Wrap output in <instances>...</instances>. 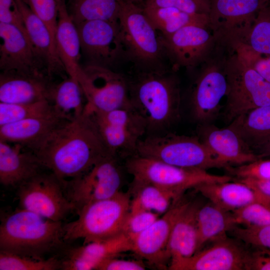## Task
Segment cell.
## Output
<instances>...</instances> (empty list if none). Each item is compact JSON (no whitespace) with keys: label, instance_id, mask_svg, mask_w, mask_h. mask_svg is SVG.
<instances>
[{"label":"cell","instance_id":"obj_1","mask_svg":"<svg viewBox=\"0 0 270 270\" xmlns=\"http://www.w3.org/2000/svg\"><path fill=\"white\" fill-rule=\"evenodd\" d=\"M32 150L43 167L62 182L82 175L111 154L85 110L81 116L56 128Z\"/></svg>","mask_w":270,"mask_h":270},{"label":"cell","instance_id":"obj_5","mask_svg":"<svg viewBox=\"0 0 270 270\" xmlns=\"http://www.w3.org/2000/svg\"><path fill=\"white\" fill-rule=\"evenodd\" d=\"M130 201V192H120L84 206L77 212L76 220L64 224V240L82 238L84 244L121 234Z\"/></svg>","mask_w":270,"mask_h":270},{"label":"cell","instance_id":"obj_43","mask_svg":"<svg viewBox=\"0 0 270 270\" xmlns=\"http://www.w3.org/2000/svg\"><path fill=\"white\" fill-rule=\"evenodd\" d=\"M142 6L172 7L190 13L208 14L210 0H142L138 4Z\"/></svg>","mask_w":270,"mask_h":270},{"label":"cell","instance_id":"obj_31","mask_svg":"<svg viewBox=\"0 0 270 270\" xmlns=\"http://www.w3.org/2000/svg\"><path fill=\"white\" fill-rule=\"evenodd\" d=\"M140 6L153 26L162 36H170L189 25L208 26L207 14H190L172 7Z\"/></svg>","mask_w":270,"mask_h":270},{"label":"cell","instance_id":"obj_33","mask_svg":"<svg viewBox=\"0 0 270 270\" xmlns=\"http://www.w3.org/2000/svg\"><path fill=\"white\" fill-rule=\"evenodd\" d=\"M251 147L270 137V104L252 109L230 124Z\"/></svg>","mask_w":270,"mask_h":270},{"label":"cell","instance_id":"obj_36","mask_svg":"<svg viewBox=\"0 0 270 270\" xmlns=\"http://www.w3.org/2000/svg\"><path fill=\"white\" fill-rule=\"evenodd\" d=\"M242 43L257 53L270 54V6L264 5L260 9Z\"/></svg>","mask_w":270,"mask_h":270},{"label":"cell","instance_id":"obj_44","mask_svg":"<svg viewBox=\"0 0 270 270\" xmlns=\"http://www.w3.org/2000/svg\"><path fill=\"white\" fill-rule=\"evenodd\" d=\"M227 170L237 179H270V158H260L248 164L231 166Z\"/></svg>","mask_w":270,"mask_h":270},{"label":"cell","instance_id":"obj_50","mask_svg":"<svg viewBox=\"0 0 270 270\" xmlns=\"http://www.w3.org/2000/svg\"><path fill=\"white\" fill-rule=\"evenodd\" d=\"M126 0L132 2L136 4H139L142 1V0Z\"/></svg>","mask_w":270,"mask_h":270},{"label":"cell","instance_id":"obj_27","mask_svg":"<svg viewBox=\"0 0 270 270\" xmlns=\"http://www.w3.org/2000/svg\"><path fill=\"white\" fill-rule=\"evenodd\" d=\"M199 202L190 201L176 219L172 230L168 245L170 264L189 258L198 248L196 215Z\"/></svg>","mask_w":270,"mask_h":270},{"label":"cell","instance_id":"obj_35","mask_svg":"<svg viewBox=\"0 0 270 270\" xmlns=\"http://www.w3.org/2000/svg\"><path fill=\"white\" fill-rule=\"evenodd\" d=\"M55 108L48 100L28 104L0 102V126L50 114Z\"/></svg>","mask_w":270,"mask_h":270},{"label":"cell","instance_id":"obj_37","mask_svg":"<svg viewBox=\"0 0 270 270\" xmlns=\"http://www.w3.org/2000/svg\"><path fill=\"white\" fill-rule=\"evenodd\" d=\"M61 269V260L56 258L36 260L0 251V270H56Z\"/></svg>","mask_w":270,"mask_h":270},{"label":"cell","instance_id":"obj_49","mask_svg":"<svg viewBox=\"0 0 270 270\" xmlns=\"http://www.w3.org/2000/svg\"><path fill=\"white\" fill-rule=\"evenodd\" d=\"M251 148L260 158L270 157V137L254 145Z\"/></svg>","mask_w":270,"mask_h":270},{"label":"cell","instance_id":"obj_15","mask_svg":"<svg viewBox=\"0 0 270 270\" xmlns=\"http://www.w3.org/2000/svg\"><path fill=\"white\" fill-rule=\"evenodd\" d=\"M76 26L87 64L112 69L125 58L118 22L92 20Z\"/></svg>","mask_w":270,"mask_h":270},{"label":"cell","instance_id":"obj_3","mask_svg":"<svg viewBox=\"0 0 270 270\" xmlns=\"http://www.w3.org/2000/svg\"><path fill=\"white\" fill-rule=\"evenodd\" d=\"M1 221L0 251L43 260L64 241L62 222L46 218L22 208Z\"/></svg>","mask_w":270,"mask_h":270},{"label":"cell","instance_id":"obj_13","mask_svg":"<svg viewBox=\"0 0 270 270\" xmlns=\"http://www.w3.org/2000/svg\"><path fill=\"white\" fill-rule=\"evenodd\" d=\"M116 159L108 154L84 174L64 182L66 194L77 212L90 203L110 198L120 192L122 176Z\"/></svg>","mask_w":270,"mask_h":270},{"label":"cell","instance_id":"obj_42","mask_svg":"<svg viewBox=\"0 0 270 270\" xmlns=\"http://www.w3.org/2000/svg\"><path fill=\"white\" fill-rule=\"evenodd\" d=\"M24 1L46 26L56 45L55 34L58 19V0H24Z\"/></svg>","mask_w":270,"mask_h":270},{"label":"cell","instance_id":"obj_34","mask_svg":"<svg viewBox=\"0 0 270 270\" xmlns=\"http://www.w3.org/2000/svg\"><path fill=\"white\" fill-rule=\"evenodd\" d=\"M122 0H68V13L76 25L92 20L118 22Z\"/></svg>","mask_w":270,"mask_h":270},{"label":"cell","instance_id":"obj_2","mask_svg":"<svg viewBox=\"0 0 270 270\" xmlns=\"http://www.w3.org/2000/svg\"><path fill=\"white\" fill-rule=\"evenodd\" d=\"M128 82L131 106L144 120L148 135L164 133L180 116L178 78L168 70L138 71Z\"/></svg>","mask_w":270,"mask_h":270},{"label":"cell","instance_id":"obj_17","mask_svg":"<svg viewBox=\"0 0 270 270\" xmlns=\"http://www.w3.org/2000/svg\"><path fill=\"white\" fill-rule=\"evenodd\" d=\"M244 243L226 236L192 256L170 264V270H247L250 251Z\"/></svg>","mask_w":270,"mask_h":270},{"label":"cell","instance_id":"obj_40","mask_svg":"<svg viewBox=\"0 0 270 270\" xmlns=\"http://www.w3.org/2000/svg\"><path fill=\"white\" fill-rule=\"evenodd\" d=\"M232 46L233 50L244 62L270 83V54L264 56L243 43H238Z\"/></svg>","mask_w":270,"mask_h":270},{"label":"cell","instance_id":"obj_41","mask_svg":"<svg viewBox=\"0 0 270 270\" xmlns=\"http://www.w3.org/2000/svg\"><path fill=\"white\" fill-rule=\"evenodd\" d=\"M160 216L158 214L146 210H130L124 220L122 232L132 241Z\"/></svg>","mask_w":270,"mask_h":270},{"label":"cell","instance_id":"obj_47","mask_svg":"<svg viewBox=\"0 0 270 270\" xmlns=\"http://www.w3.org/2000/svg\"><path fill=\"white\" fill-rule=\"evenodd\" d=\"M247 270H270V248H254L250 250Z\"/></svg>","mask_w":270,"mask_h":270},{"label":"cell","instance_id":"obj_38","mask_svg":"<svg viewBox=\"0 0 270 270\" xmlns=\"http://www.w3.org/2000/svg\"><path fill=\"white\" fill-rule=\"evenodd\" d=\"M236 225L270 226V202H255L232 212Z\"/></svg>","mask_w":270,"mask_h":270},{"label":"cell","instance_id":"obj_8","mask_svg":"<svg viewBox=\"0 0 270 270\" xmlns=\"http://www.w3.org/2000/svg\"><path fill=\"white\" fill-rule=\"evenodd\" d=\"M226 72L228 89L225 115L228 121L270 104V83L244 62L234 50L229 53Z\"/></svg>","mask_w":270,"mask_h":270},{"label":"cell","instance_id":"obj_46","mask_svg":"<svg viewBox=\"0 0 270 270\" xmlns=\"http://www.w3.org/2000/svg\"><path fill=\"white\" fill-rule=\"evenodd\" d=\"M145 264L140 260H126L118 258H110L98 266L97 270H144Z\"/></svg>","mask_w":270,"mask_h":270},{"label":"cell","instance_id":"obj_6","mask_svg":"<svg viewBox=\"0 0 270 270\" xmlns=\"http://www.w3.org/2000/svg\"><path fill=\"white\" fill-rule=\"evenodd\" d=\"M135 154L184 168L227 170L231 166L220 160L198 136L164 132L148 135L140 142Z\"/></svg>","mask_w":270,"mask_h":270},{"label":"cell","instance_id":"obj_39","mask_svg":"<svg viewBox=\"0 0 270 270\" xmlns=\"http://www.w3.org/2000/svg\"><path fill=\"white\" fill-rule=\"evenodd\" d=\"M229 233L242 242L253 248H270V226H240L236 225Z\"/></svg>","mask_w":270,"mask_h":270},{"label":"cell","instance_id":"obj_12","mask_svg":"<svg viewBox=\"0 0 270 270\" xmlns=\"http://www.w3.org/2000/svg\"><path fill=\"white\" fill-rule=\"evenodd\" d=\"M20 208L60 221L76 210L66 194L64 183L54 174L40 172L18 186Z\"/></svg>","mask_w":270,"mask_h":270},{"label":"cell","instance_id":"obj_23","mask_svg":"<svg viewBox=\"0 0 270 270\" xmlns=\"http://www.w3.org/2000/svg\"><path fill=\"white\" fill-rule=\"evenodd\" d=\"M21 12L28 38L44 65L48 76H68L56 51L51 34L24 0H15Z\"/></svg>","mask_w":270,"mask_h":270},{"label":"cell","instance_id":"obj_18","mask_svg":"<svg viewBox=\"0 0 270 270\" xmlns=\"http://www.w3.org/2000/svg\"><path fill=\"white\" fill-rule=\"evenodd\" d=\"M182 197L132 240V252L158 267L163 268L166 262H170L168 245L170 234L176 219L190 202Z\"/></svg>","mask_w":270,"mask_h":270},{"label":"cell","instance_id":"obj_45","mask_svg":"<svg viewBox=\"0 0 270 270\" xmlns=\"http://www.w3.org/2000/svg\"><path fill=\"white\" fill-rule=\"evenodd\" d=\"M0 22L16 26L28 37L21 12L15 0H0Z\"/></svg>","mask_w":270,"mask_h":270},{"label":"cell","instance_id":"obj_4","mask_svg":"<svg viewBox=\"0 0 270 270\" xmlns=\"http://www.w3.org/2000/svg\"><path fill=\"white\" fill-rule=\"evenodd\" d=\"M125 58L138 71L166 70L162 36L138 4L122 0L118 18Z\"/></svg>","mask_w":270,"mask_h":270},{"label":"cell","instance_id":"obj_19","mask_svg":"<svg viewBox=\"0 0 270 270\" xmlns=\"http://www.w3.org/2000/svg\"><path fill=\"white\" fill-rule=\"evenodd\" d=\"M0 38L1 72L48 74L29 38L18 28L0 22Z\"/></svg>","mask_w":270,"mask_h":270},{"label":"cell","instance_id":"obj_22","mask_svg":"<svg viewBox=\"0 0 270 270\" xmlns=\"http://www.w3.org/2000/svg\"><path fill=\"white\" fill-rule=\"evenodd\" d=\"M132 243L124 233L89 242L70 250L61 260V270H97L104 261L122 252L132 251Z\"/></svg>","mask_w":270,"mask_h":270},{"label":"cell","instance_id":"obj_25","mask_svg":"<svg viewBox=\"0 0 270 270\" xmlns=\"http://www.w3.org/2000/svg\"><path fill=\"white\" fill-rule=\"evenodd\" d=\"M55 110L47 114L0 126V140L32 150L54 130L71 119Z\"/></svg>","mask_w":270,"mask_h":270},{"label":"cell","instance_id":"obj_21","mask_svg":"<svg viewBox=\"0 0 270 270\" xmlns=\"http://www.w3.org/2000/svg\"><path fill=\"white\" fill-rule=\"evenodd\" d=\"M54 82L44 74L14 72L0 74V102L28 104L48 100Z\"/></svg>","mask_w":270,"mask_h":270},{"label":"cell","instance_id":"obj_48","mask_svg":"<svg viewBox=\"0 0 270 270\" xmlns=\"http://www.w3.org/2000/svg\"><path fill=\"white\" fill-rule=\"evenodd\" d=\"M236 180L242 182L270 202V179L240 178Z\"/></svg>","mask_w":270,"mask_h":270},{"label":"cell","instance_id":"obj_30","mask_svg":"<svg viewBox=\"0 0 270 270\" xmlns=\"http://www.w3.org/2000/svg\"><path fill=\"white\" fill-rule=\"evenodd\" d=\"M130 210H146L162 216L178 202L183 194L158 186L132 180Z\"/></svg>","mask_w":270,"mask_h":270},{"label":"cell","instance_id":"obj_11","mask_svg":"<svg viewBox=\"0 0 270 270\" xmlns=\"http://www.w3.org/2000/svg\"><path fill=\"white\" fill-rule=\"evenodd\" d=\"M86 99V108L106 112L130 106L128 80L112 69L86 64L76 74Z\"/></svg>","mask_w":270,"mask_h":270},{"label":"cell","instance_id":"obj_24","mask_svg":"<svg viewBox=\"0 0 270 270\" xmlns=\"http://www.w3.org/2000/svg\"><path fill=\"white\" fill-rule=\"evenodd\" d=\"M44 168L31 150L18 144L0 140V182L18 186L42 172Z\"/></svg>","mask_w":270,"mask_h":270},{"label":"cell","instance_id":"obj_9","mask_svg":"<svg viewBox=\"0 0 270 270\" xmlns=\"http://www.w3.org/2000/svg\"><path fill=\"white\" fill-rule=\"evenodd\" d=\"M126 167L134 181L152 184L182 194L202 184L232 179L230 176H219L206 170L181 168L137 154L126 158Z\"/></svg>","mask_w":270,"mask_h":270},{"label":"cell","instance_id":"obj_14","mask_svg":"<svg viewBox=\"0 0 270 270\" xmlns=\"http://www.w3.org/2000/svg\"><path fill=\"white\" fill-rule=\"evenodd\" d=\"M208 26L216 40L230 48L245 40L264 0H210Z\"/></svg>","mask_w":270,"mask_h":270},{"label":"cell","instance_id":"obj_20","mask_svg":"<svg viewBox=\"0 0 270 270\" xmlns=\"http://www.w3.org/2000/svg\"><path fill=\"white\" fill-rule=\"evenodd\" d=\"M198 136L222 162L240 166L260 158L230 126L219 128L210 123L199 124Z\"/></svg>","mask_w":270,"mask_h":270},{"label":"cell","instance_id":"obj_16","mask_svg":"<svg viewBox=\"0 0 270 270\" xmlns=\"http://www.w3.org/2000/svg\"><path fill=\"white\" fill-rule=\"evenodd\" d=\"M161 36L166 56L174 72L198 67L217 42L209 26L203 24L189 25L170 36Z\"/></svg>","mask_w":270,"mask_h":270},{"label":"cell","instance_id":"obj_29","mask_svg":"<svg viewBox=\"0 0 270 270\" xmlns=\"http://www.w3.org/2000/svg\"><path fill=\"white\" fill-rule=\"evenodd\" d=\"M198 248L196 252L220 238L226 236L236 224L232 212H227L209 202L202 204L196 215Z\"/></svg>","mask_w":270,"mask_h":270},{"label":"cell","instance_id":"obj_32","mask_svg":"<svg viewBox=\"0 0 270 270\" xmlns=\"http://www.w3.org/2000/svg\"><path fill=\"white\" fill-rule=\"evenodd\" d=\"M82 87L77 79L68 76L53 84L50 102L56 110L70 118L81 116L86 103Z\"/></svg>","mask_w":270,"mask_h":270},{"label":"cell","instance_id":"obj_28","mask_svg":"<svg viewBox=\"0 0 270 270\" xmlns=\"http://www.w3.org/2000/svg\"><path fill=\"white\" fill-rule=\"evenodd\" d=\"M58 2L56 49L68 76L76 78V72L80 66V36L77 28L68 13L66 0H58Z\"/></svg>","mask_w":270,"mask_h":270},{"label":"cell","instance_id":"obj_7","mask_svg":"<svg viewBox=\"0 0 270 270\" xmlns=\"http://www.w3.org/2000/svg\"><path fill=\"white\" fill-rule=\"evenodd\" d=\"M228 48L218 42L206 59L192 84L190 106L193 118L199 124L210 123L218 115L226 96L228 83L226 64Z\"/></svg>","mask_w":270,"mask_h":270},{"label":"cell","instance_id":"obj_26","mask_svg":"<svg viewBox=\"0 0 270 270\" xmlns=\"http://www.w3.org/2000/svg\"><path fill=\"white\" fill-rule=\"evenodd\" d=\"M199 184L194 189L209 202L233 212L255 202H270L248 184L236 180Z\"/></svg>","mask_w":270,"mask_h":270},{"label":"cell","instance_id":"obj_10","mask_svg":"<svg viewBox=\"0 0 270 270\" xmlns=\"http://www.w3.org/2000/svg\"><path fill=\"white\" fill-rule=\"evenodd\" d=\"M84 110L94 123L109 153L126 158L136 154L147 134L146 124L130 106L106 112Z\"/></svg>","mask_w":270,"mask_h":270}]
</instances>
